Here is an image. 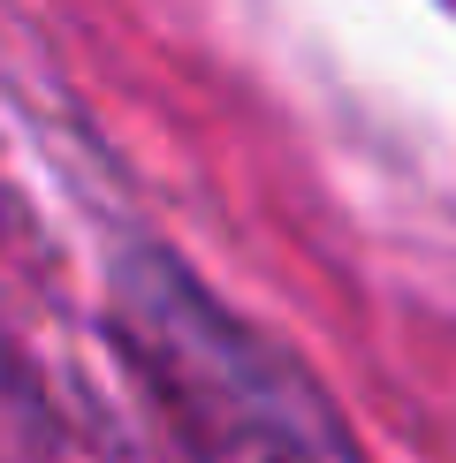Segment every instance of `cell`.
I'll return each instance as SVG.
<instances>
[{"instance_id": "6da1fadb", "label": "cell", "mask_w": 456, "mask_h": 463, "mask_svg": "<svg viewBox=\"0 0 456 463\" xmlns=\"http://www.w3.org/2000/svg\"><path fill=\"white\" fill-rule=\"evenodd\" d=\"M129 304H138L152 373L176 388L221 463H350L319 395L252 335H236L183 274L129 266Z\"/></svg>"}]
</instances>
